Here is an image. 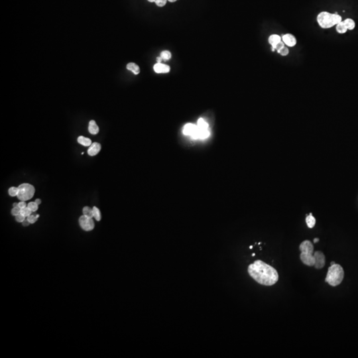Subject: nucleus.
I'll return each mask as SVG.
<instances>
[{"mask_svg": "<svg viewBox=\"0 0 358 358\" xmlns=\"http://www.w3.org/2000/svg\"><path fill=\"white\" fill-rule=\"evenodd\" d=\"M249 276L259 284L272 286L279 280V274L275 268L261 260H257L248 266Z\"/></svg>", "mask_w": 358, "mask_h": 358, "instance_id": "nucleus-1", "label": "nucleus"}, {"mask_svg": "<svg viewBox=\"0 0 358 358\" xmlns=\"http://www.w3.org/2000/svg\"><path fill=\"white\" fill-rule=\"evenodd\" d=\"M318 25L322 29H330L342 21L341 15L337 14H332L328 11H322L318 14L317 17Z\"/></svg>", "mask_w": 358, "mask_h": 358, "instance_id": "nucleus-2", "label": "nucleus"}, {"mask_svg": "<svg viewBox=\"0 0 358 358\" xmlns=\"http://www.w3.org/2000/svg\"><path fill=\"white\" fill-rule=\"evenodd\" d=\"M344 277V271L339 264L331 265L328 269L325 282L332 287H336L340 284Z\"/></svg>", "mask_w": 358, "mask_h": 358, "instance_id": "nucleus-3", "label": "nucleus"}, {"mask_svg": "<svg viewBox=\"0 0 358 358\" xmlns=\"http://www.w3.org/2000/svg\"><path fill=\"white\" fill-rule=\"evenodd\" d=\"M299 249L301 253L300 255V260L304 265L312 267L314 265L315 258L314 257V246L309 240H305L300 244Z\"/></svg>", "mask_w": 358, "mask_h": 358, "instance_id": "nucleus-4", "label": "nucleus"}, {"mask_svg": "<svg viewBox=\"0 0 358 358\" xmlns=\"http://www.w3.org/2000/svg\"><path fill=\"white\" fill-rule=\"evenodd\" d=\"M35 188L30 184L23 183L18 187V199L21 201H27L31 199L35 194Z\"/></svg>", "mask_w": 358, "mask_h": 358, "instance_id": "nucleus-5", "label": "nucleus"}, {"mask_svg": "<svg viewBox=\"0 0 358 358\" xmlns=\"http://www.w3.org/2000/svg\"><path fill=\"white\" fill-rule=\"evenodd\" d=\"M79 224L81 228L84 231L89 232L94 228V222L92 218L83 215L79 218Z\"/></svg>", "mask_w": 358, "mask_h": 358, "instance_id": "nucleus-6", "label": "nucleus"}, {"mask_svg": "<svg viewBox=\"0 0 358 358\" xmlns=\"http://www.w3.org/2000/svg\"><path fill=\"white\" fill-rule=\"evenodd\" d=\"M314 257L315 258V263L314 267L317 269H320L323 268L325 265L326 259L324 253L320 251H317L314 253Z\"/></svg>", "mask_w": 358, "mask_h": 358, "instance_id": "nucleus-7", "label": "nucleus"}, {"mask_svg": "<svg viewBox=\"0 0 358 358\" xmlns=\"http://www.w3.org/2000/svg\"><path fill=\"white\" fill-rule=\"evenodd\" d=\"M282 41L284 42L285 45L289 47H294L297 43V38L291 33H287L282 36Z\"/></svg>", "mask_w": 358, "mask_h": 358, "instance_id": "nucleus-8", "label": "nucleus"}, {"mask_svg": "<svg viewBox=\"0 0 358 358\" xmlns=\"http://www.w3.org/2000/svg\"><path fill=\"white\" fill-rule=\"evenodd\" d=\"M197 130H198L197 126H196V125H193L192 124H187L186 125H185L183 132L185 135H192V136L194 137L196 134H197Z\"/></svg>", "mask_w": 358, "mask_h": 358, "instance_id": "nucleus-9", "label": "nucleus"}, {"mask_svg": "<svg viewBox=\"0 0 358 358\" xmlns=\"http://www.w3.org/2000/svg\"><path fill=\"white\" fill-rule=\"evenodd\" d=\"M101 149V145L100 143H92V145L90 146V147H89L88 150V153L89 155L90 156H95L97 155V154L100 152Z\"/></svg>", "mask_w": 358, "mask_h": 358, "instance_id": "nucleus-10", "label": "nucleus"}, {"mask_svg": "<svg viewBox=\"0 0 358 358\" xmlns=\"http://www.w3.org/2000/svg\"><path fill=\"white\" fill-rule=\"evenodd\" d=\"M154 70L156 73H167L170 71V67L168 65L162 63H156L154 66Z\"/></svg>", "mask_w": 358, "mask_h": 358, "instance_id": "nucleus-11", "label": "nucleus"}, {"mask_svg": "<svg viewBox=\"0 0 358 358\" xmlns=\"http://www.w3.org/2000/svg\"><path fill=\"white\" fill-rule=\"evenodd\" d=\"M88 131L92 135H96L98 133L99 127L94 120H91L90 123H89Z\"/></svg>", "mask_w": 358, "mask_h": 358, "instance_id": "nucleus-12", "label": "nucleus"}, {"mask_svg": "<svg viewBox=\"0 0 358 358\" xmlns=\"http://www.w3.org/2000/svg\"><path fill=\"white\" fill-rule=\"evenodd\" d=\"M281 41L282 38L281 37L280 35H277V34H273V35H270L268 39L269 43L271 46L275 45V44H277Z\"/></svg>", "mask_w": 358, "mask_h": 358, "instance_id": "nucleus-13", "label": "nucleus"}, {"mask_svg": "<svg viewBox=\"0 0 358 358\" xmlns=\"http://www.w3.org/2000/svg\"><path fill=\"white\" fill-rule=\"evenodd\" d=\"M336 30L337 31V33L339 34H344V33H346L347 31H348L347 30L346 25H345L344 21H342L341 22H339L336 25Z\"/></svg>", "mask_w": 358, "mask_h": 358, "instance_id": "nucleus-14", "label": "nucleus"}, {"mask_svg": "<svg viewBox=\"0 0 358 358\" xmlns=\"http://www.w3.org/2000/svg\"><path fill=\"white\" fill-rule=\"evenodd\" d=\"M306 222H307V226L309 228H312L313 227L315 226L316 219L314 218V217L312 216V213H310L309 215L307 216V218H306Z\"/></svg>", "mask_w": 358, "mask_h": 358, "instance_id": "nucleus-15", "label": "nucleus"}, {"mask_svg": "<svg viewBox=\"0 0 358 358\" xmlns=\"http://www.w3.org/2000/svg\"><path fill=\"white\" fill-rule=\"evenodd\" d=\"M78 142L80 144L85 146V147H90V146L92 145V141H91V139L83 136L78 137Z\"/></svg>", "mask_w": 358, "mask_h": 358, "instance_id": "nucleus-16", "label": "nucleus"}, {"mask_svg": "<svg viewBox=\"0 0 358 358\" xmlns=\"http://www.w3.org/2000/svg\"><path fill=\"white\" fill-rule=\"evenodd\" d=\"M127 69L131 70V71H132L133 72V74H138L140 72L139 67L138 66L137 64H136L135 63H133V62H130V63L127 64Z\"/></svg>", "mask_w": 358, "mask_h": 358, "instance_id": "nucleus-17", "label": "nucleus"}, {"mask_svg": "<svg viewBox=\"0 0 358 358\" xmlns=\"http://www.w3.org/2000/svg\"><path fill=\"white\" fill-rule=\"evenodd\" d=\"M344 22L346 26L347 30L352 31L355 29V22L354 19H351V18H347V19L344 20Z\"/></svg>", "mask_w": 358, "mask_h": 358, "instance_id": "nucleus-18", "label": "nucleus"}, {"mask_svg": "<svg viewBox=\"0 0 358 358\" xmlns=\"http://www.w3.org/2000/svg\"><path fill=\"white\" fill-rule=\"evenodd\" d=\"M197 126L198 127V129H201V130H206V129H208V124L202 118H200L199 120H198Z\"/></svg>", "mask_w": 358, "mask_h": 358, "instance_id": "nucleus-19", "label": "nucleus"}, {"mask_svg": "<svg viewBox=\"0 0 358 358\" xmlns=\"http://www.w3.org/2000/svg\"><path fill=\"white\" fill-rule=\"evenodd\" d=\"M83 214L84 215L89 217V218H93L94 215H93V210L90 207H88V206H85L84 208H83Z\"/></svg>", "mask_w": 358, "mask_h": 358, "instance_id": "nucleus-20", "label": "nucleus"}, {"mask_svg": "<svg viewBox=\"0 0 358 358\" xmlns=\"http://www.w3.org/2000/svg\"><path fill=\"white\" fill-rule=\"evenodd\" d=\"M284 46H285V44L284 43V42L283 41H281L279 42V43H278L277 44H275V45L271 46H272V49H272V51H276L277 52V53H279V52L281 50V49L284 47Z\"/></svg>", "mask_w": 358, "mask_h": 358, "instance_id": "nucleus-21", "label": "nucleus"}, {"mask_svg": "<svg viewBox=\"0 0 358 358\" xmlns=\"http://www.w3.org/2000/svg\"><path fill=\"white\" fill-rule=\"evenodd\" d=\"M92 210H93L94 218L97 221H100V219H101V214H100V210H99V209L97 207H96V206H94V207H93Z\"/></svg>", "mask_w": 358, "mask_h": 358, "instance_id": "nucleus-22", "label": "nucleus"}, {"mask_svg": "<svg viewBox=\"0 0 358 358\" xmlns=\"http://www.w3.org/2000/svg\"><path fill=\"white\" fill-rule=\"evenodd\" d=\"M38 206L39 205L35 202H31L28 204L27 207L29 208L33 212H35L38 210Z\"/></svg>", "mask_w": 358, "mask_h": 358, "instance_id": "nucleus-23", "label": "nucleus"}, {"mask_svg": "<svg viewBox=\"0 0 358 358\" xmlns=\"http://www.w3.org/2000/svg\"><path fill=\"white\" fill-rule=\"evenodd\" d=\"M32 212H33L31 211L30 209L27 207V206L21 210V214L22 215L24 216L25 217H28L29 216H30Z\"/></svg>", "mask_w": 358, "mask_h": 358, "instance_id": "nucleus-24", "label": "nucleus"}, {"mask_svg": "<svg viewBox=\"0 0 358 358\" xmlns=\"http://www.w3.org/2000/svg\"><path fill=\"white\" fill-rule=\"evenodd\" d=\"M161 56L163 60H169L171 58V54L168 51H164L161 53Z\"/></svg>", "mask_w": 358, "mask_h": 358, "instance_id": "nucleus-25", "label": "nucleus"}, {"mask_svg": "<svg viewBox=\"0 0 358 358\" xmlns=\"http://www.w3.org/2000/svg\"><path fill=\"white\" fill-rule=\"evenodd\" d=\"M18 194V187H11L9 189V194L11 197H15Z\"/></svg>", "mask_w": 358, "mask_h": 358, "instance_id": "nucleus-26", "label": "nucleus"}, {"mask_svg": "<svg viewBox=\"0 0 358 358\" xmlns=\"http://www.w3.org/2000/svg\"><path fill=\"white\" fill-rule=\"evenodd\" d=\"M278 53L280 54L281 56H287L289 54V49H288V47H287V46H284V47L283 49H282L280 51H279Z\"/></svg>", "mask_w": 358, "mask_h": 358, "instance_id": "nucleus-27", "label": "nucleus"}, {"mask_svg": "<svg viewBox=\"0 0 358 358\" xmlns=\"http://www.w3.org/2000/svg\"><path fill=\"white\" fill-rule=\"evenodd\" d=\"M39 216L38 215V214H37V215H36V216L31 215V214L30 216H29L27 217V219L29 220V222H30V224H34V223H35V222H36V220H37Z\"/></svg>", "mask_w": 358, "mask_h": 358, "instance_id": "nucleus-28", "label": "nucleus"}, {"mask_svg": "<svg viewBox=\"0 0 358 358\" xmlns=\"http://www.w3.org/2000/svg\"><path fill=\"white\" fill-rule=\"evenodd\" d=\"M21 209L19 208V207H14V208L11 210V214L13 216H16L18 214H21Z\"/></svg>", "mask_w": 358, "mask_h": 358, "instance_id": "nucleus-29", "label": "nucleus"}, {"mask_svg": "<svg viewBox=\"0 0 358 358\" xmlns=\"http://www.w3.org/2000/svg\"><path fill=\"white\" fill-rule=\"evenodd\" d=\"M167 0H156L155 3L159 7H163L166 5Z\"/></svg>", "mask_w": 358, "mask_h": 358, "instance_id": "nucleus-30", "label": "nucleus"}, {"mask_svg": "<svg viewBox=\"0 0 358 358\" xmlns=\"http://www.w3.org/2000/svg\"><path fill=\"white\" fill-rule=\"evenodd\" d=\"M15 219L17 222H23L25 219V217L22 215L21 214H18L17 216H15Z\"/></svg>", "mask_w": 358, "mask_h": 358, "instance_id": "nucleus-31", "label": "nucleus"}, {"mask_svg": "<svg viewBox=\"0 0 358 358\" xmlns=\"http://www.w3.org/2000/svg\"><path fill=\"white\" fill-rule=\"evenodd\" d=\"M18 207L21 209H23L25 207H27V204H26V203L24 202V201H21V202L18 203Z\"/></svg>", "mask_w": 358, "mask_h": 358, "instance_id": "nucleus-32", "label": "nucleus"}, {"mask_svg": "<svg viewBox=\"0 0 358 358\" xmlns=\"http://www.w3.org/2000/svg\"><path fill=\"white\" fill-rule=\"evenodd\" d=\"M22 224H23V226H28L29 225L30 222H29V220L27 219H25V220L22 222Z\"/></svg>", "mask_w": 358, "mask_h": 358, "instance_id": "nucleus-33", "label": "nucleus"}, {"mask_svg": "<svg viewBox=\"0 0 358 358\" xmlns=\"http://www.w3.org/2000/svg\"><path fill=\"white\" fill-rule=\"evenodd\" d=\"M163 59H162V57H157V59H156V61H157V63H161V61Z\"/></svg>", "mask_w": 358, "mask_h": 358, "instance_id": "nucleus-34", "label": "nucleus"}, {"mask_svg": "<svg viewBox=\"0 0 358 358\" xmlns=\"http://www.w3.org/2000/svg\"><path fill=\"white\" fill-rule=\"evenodd\" d=\"M35 202L36 204H37L38 205H39V204H41V200L40 199H36V200H35Z\"/></svg>", "mask_w": 358, "mask_h": 358, "instance_id": "nucleus-35", "label": "nucleus"}, {"mask_svg": "<svg viewBox=\"0 0 358 358\" xmlns=\"http://www.w3.org/2000/svg\"><path fill=\"white\" fill-rule=\"evenodd\" d=\"M318 242H319V239H318V238L314 239V244H316V243H317Z\"/></svg>", "mask_w": 358, "mask_h": 358, "instance_id": "nucleus-36", "label": "nucleus"}, {"mask_svg": "<svg viewBox=\"0 0 358 358\" xmlns=\"http://www.w3.org/2000/svg\"><path fill=\"white\" fill-rule=\"evenodd\" d=\"M13 206H14V207H18V203H14V204H13Z\"/></svg>", "mask_w": 358, "mask_h": 358, "instance_id": "nucleus-37", "label": "nucleus"}, {"mask_svg": "<svg viewBox=\"0 0 358 358\" xmlns=\"http://www.w3.org/2000/svg\"><path fill=\"white\" fill-rule=\"evenodd\" d=\"M167 1H169L170 2H175L176 1H177V0H167Z\"/></svg>", "mask_w": 358, "mask_h": 358, "instance_id": "nucleus-38", "label": "nucleus"}, {"mask_svg": "<svg viewBox=\"0 0 358 358\" xmlns=\"http://www.w3.org/2000/svg\"><path fill=\"white\" fill-rule=\"evenodd\" d=\"M334 264H336V263H335V262H334V261H332V262H331V263H330V265H334Z\"/></svg>", "mask_w": 358, "mask_h": 358, "instance_id": "nucleus-39", "label": "nucleus"}, {"mask_svg": "<svg viewBox=\"0 0 358 358\" xmlns=\"http://www.w3.org/2000/svg\"><path fill=\"white\" fill-rule=\"evenodd\" d=\"M149 2H155L156 0H148Z\"/></svg>", "mask_w": 358, "mask_h": 358, "instance_id": "nucleus-40", "label": "nucleus"}, {"mask_svg": "<svg viewBox=\"0 0 358 358\" xmlns=\"http://www.w3.org/2000/svg\"><path fill=\"white\" fill-rule=\"evenodd\" d=\"M252 248H253V246L252 245H251V246L249 247V249H252Z\"/></svg>", "mask_w": 358, "mask_h": 358, "instance_id": "nucleus-41", "label": "nucleus"}, {"mask_svg": "<svg viewBox=\"0 0 358 358\" xmlns=\"http://www.w3.org/2000/svg\"><path fill=\"white\" fill-rule=\"evenodd\" d=\"M255 253H253V254H252V256H253V257H254V256H255Z\"/></svg>", "mask_w": 358, "mask_h": 358, "instance_id": "nucleus-42", "label": "nucleus"}]
</instances>
